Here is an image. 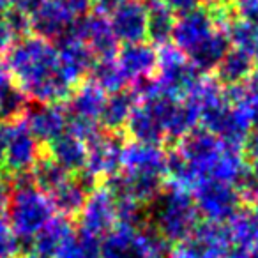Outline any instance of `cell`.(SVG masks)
<instances>
[{"mask_svg": "<svg viewBox=\"0 0 258 258\" xmlns=\"http://www.w3.org/2000/svg\"><path fill=\"white\" fill-rule=\"evenodd\" d=\"M11 80L29 99L39 104L60 103L73 92V85L58 68L57 46L39 36H25L8 48L4 62Z\"/></svg>", "mask_w": 258, "mask_h": 258, "instance_id": "cell-1", "label": "cell"}, {"mask_svg": "<svg viewBox=\"0 0 258 258\" xmlns=\"http://www.w3.org/2000/svg\"><path fill=\"white\" fill-rule=\"evenodd\" d=\"M147 212L152 230L168 244H180L187 240L198 226L197 205L191 191L170 184L154 200Z\"/></svg>", "mask_w": 258, "mask_h": 258, "instance_id": "cell-2", "label": "cell"}, {"mask_svg": "<svg viewBox=\"0 0 258 258\" xmlns=\"http://www.w3.org/2000/svg\"><path fill=\"white\" fill-rule=\"evenodd\" d=\"M8 223L22 242H29L55 218L50 197L34 186L30 173L16 175L8 204Z\"/></svg>", "mask_w": 258, "mask_h": 258, "instance_id": "cell-3", "label": "cell"}, {"mask_svg": "<svg viewBox=\"0 0 258 258\" xmlns=\"http://www.w3.org/2000/svg\"><path fill=\"white\" fill-rule=\"evenodd\" d=\"M92 9V0H43L30 16V30L50 41H60L69 36L73 27L85 18Z\"/></svg>", "mask_w": 258, "mask_h": 258, "instance_id": "cell-4", "label": "cell"}, {"mask_svg": "<svg viewBox=\"0 0 258 258\" xmlns=\"http://www.w3.org/2000/svg\"><path fill=\"white\" fill-rule=\"evenodd\" d=\"M168 242L154 230L117 225L101 240V258H154L168 256Z\"/></svg>", "mask_w": 258, "mask_h": 258, "instance_id": "cell-5", "label": "cell"}, {"mask_svg": "<svg viewBox=\"0 0 258 258\" xmlns=\"http://www.w3.org/2000/svg\"><path fill=\"white\" fill-rule=\"evenodd\" d=\"M158 78L152 80L159 92L170 97H186L195 83L202 78V73L191 64L186 53L173 44H165L158 51Z\"/></svg>", "mask_w": 258, "mask_h": 258, "instance_id": "cell-6", "label": "cell"}, {"mask_svg": "<svg viewBox=\"0 0 258 258\" xmlns=\"http://www.w3.org/2000/svg\"><path fill=\"white\" fill-rule=\"evenodd\" d=\"M193 202L200 216L207 219V223L214 225H225L239 212L242 197L239 189L230 184L219 182V180L204 179L193 186Z\"/></svg>", "mask_w": 258, "mask_h": 258, "instance_id": "cell-7", "label": "cell"}, {"mask_svg": "<svg viewBox=\"0 0 258 258\" xmlns=\"http://www.w3.org/2000/svg\"><path fill=\"white\" fill-rule=\"evenodd\" d=\"M221 149L223 142L218 140L214 135H211L205 129L195 127L182 140H179L177 152L182 158V161L186 163L193 186L200 180L209 179L211 168L218 154L221 152ZM193 186H191V189H193Z\"/></svg>", "mask_w": 258, "mask_h": 258, "instance_id": "cell-8", "label": "cell"}, {"mask_svg": "<svg viewBox=\"0 0 258 258\" xmlns=\"http://www.w3.org/2000/svg\"><path fill=\"white\" fill-rule=\"evenodd\" d=\"M200 122L204 124L205 131L214 135L218 140L240 149L249 131L253 129L249 120L235 106H232L228 99L202 111Z\"/></svg>", "mask_w": 258, "mask_h": 258, "instance_id": "cell-9", "label": "cell"}, {"mask_svg": "<svg viewBox=\"0 0 258 258\" xmlns=\"http://www.w3.org/2000/svg\"><path fill=\"white\" fill-rule=\"evenodd\" d=\"M232 242L225 225L205 223L198 225L193 235L175 244L168 258H226Z\"/></svg>", "mask_w": 258, "mask_h": 258, "instance_id": "cell-10", "label": "cell"}, {"mask_svg": "<svg viewBox=\"0 0 258 258\" xmlns=\"http://www.w3.org/2000/svg\"><path fill=\"white\" fill-rule=\"evenodd\" d=\"M218 29H221V27L218 23V16H216L214 9L197 8L186 15H180L175 20L172 32V41L175 43L173 46L179 48L182 53L189 55Z\"/></svg>", "mask_w": 258, "mask_h": 258, "instance_id": "cell-11", "label": "cell"}, {"mask_svg": "<svg viewBox=\"0 0 258 258\" xmlns=\"http://www.w3.org/2000/svg\"><path fill=\"white\" fill-rule=\"evenodd\" d=\"M122 149L124 142L117 133H97L87 144L85 172L94 179H111L122 170Z\"/></svg>", "mask_w": 258, "mask_h": 258, "instance_id": "cell-12", "label": "cell"}, {"mask_svg": "<svg viewBox=\"0 0 258 258\" xmlns=\"http://www.w3.org/2000/svg\"><path fill=\"white\" fill-rule=\"evenodd\" d=\"M80 230L94 237H104L117 225V200L106 186L96 187L87 197L80 212Z\"/></svg>", "mask_w": 258, "mask_h": 258, "instance_id": "cell-13", "label": "cell"}, {"mask_svg": "<svg viewBox=\"0 0 258 258\" xmlns=\"http://www.w3.org/2000/svg\"><path fill=\"white\" fill-rule=\"evenodd\" d=\"M69 36H75L76 39L83 41L89 46V50L92 51L96 60L115 58L118 51V41L113 36L110 20L106 18V15H101V13H89L85 18H82L73 27Z\"/></svg>", "mask_w": 258, "mask_h": 258, "instance_id": "cell-14", "label": "cell"}, {"mask_svg": "<svg viewBox=\"0 0 258 258\" xmlns=\"http://www.w3.org/2000/svg\"><path fill=\"white\" fill-rule=\"evenodd\" d=\"M108 16L118 43H142L147 37V6L142 0H120Z\"/></svg>", "mask_w": 258, "mask_h": 258, "instance_id": "cell-15", "label": "cell"}, {"mask_svg": "<svg viewBox=\"0 0 258 258\" xmlns=\"http://www.w3.org/2000/svg\"><path fill=\"white\" fill-rule=\"evenodd\" d=\"M41 159V145L37 138L30 133L25 120L11 124L8 152H6V166L15 175L30 173L36 163Z\"/></svg>", "mask_w": 258, "mask_h": 258, "instance_id": "cell-16", "label": "cell"}, {"mask_svg": "<svg viewBox=\"0 0 258 258\" xmlns=\"http://www.w3.org/2000/svg\"><path fill=\"white\" fill-rule=\"evenodd\" d=\"M168 154L159 145L129 142L122 149V168L127 175L156 177L163 179L166 175Z\"/></svg>", "mask_w": 258, "mask_h": 258, "instance_id": "cell-17", "label": "cell"}, {"mask_svg": "<svg viewBox=\"0 0 258 258\" xmlns=\"http://www.w3.org/2000/svg\"><path fill=\"white\" fill-rule=\"evenodd\" d=\"M117 64L120 73L124 75L125 82L135 85L149 82L151 76L158 69V51L149 43H133L124 44L117 51Z\"/></svg>", "mask_w": 258, "mask_h": 258, "instance_id": "cell-18", "label": "cell"}, {"mask_svg": "<svg viewBox=\"0 0 258 258\" xmlns=\"http://www.w3.org/2000/svg\"><path fill=\"white\" fill-rule=\"evenodd\" d=\"M96 184L97 180L92 175H89L85 170H82L75 177H68V180H64L48 197H50L55 211H58L60 216L69 219L82 212L83 205L87 202V197L97 187Z\"/></svg>", "mask_w": 258, "mask_h": 258, "instance_id": "cell-19", "label": "cell"}, {"mask_svg": "<svg viewBox=\"0 0 258 258\" xmlns=\"http://www.w3.org/2000/svg\"><path fill=\"white\" fill-rule=\"evenodd\" d=\"M25 117V124L30 133L37 138V142L51 144L55 138L66 133L68 127V111L60 103H48L29 108Z\"/></svg>", "mask_w": 258, "mask_h": 258, "instance_id": "cell-20", "label": "cell"}, {"mask_svg": "<svg viewBox=\"0 0 258 258\" xmlns=\"http://www.w3.org/2000/svg\"><path fill=\"white\" fill-rule=\"evenodd\" d=\"M58 53V68L69 85L75 87L85 75H89L92 69L96 57L89 50L83 41L76 39L75 36H66L57 43Z\"/></svg>", "mask_w": 258, "mask_h": 258, "instance_id": "cell-21", "label": "cell"}, {"mask_svg": "<svg viewBox=\"0 0 258 258\" xmlns=\"http://www.w3.org/2000/svg\"><path fill=\"white\" fill-rule=\"evenodd\" d=\"M125 129H127L129 137L133 138V142H140V144L158 145L166 138L161 117L151 104L144 103V101H138Z\"/></svg>", "mask_w": 258, "mask_h": 258, "instance_id": "cell-22", "label": "cell"}, {"mask_svg": "<svg viewBox=\"0 0 258 258\" xmlns=\"http://www.w3.org/2000/svg\"><path fill=\"white\" fill-rule=\"evenodd\" d=\"M106 92L99 89L96 83L89 82L82 83L71 96L68 97V118H80L87 122H99L101 111H103Z\"/></svg>", "mask_w": 258, "mask_h": 258, "instance_id": "cell-23", "label": "cell"}, {"mask_svg": "<svg viewBox=\"0 0 258 258\" xmlns=\"http://www.w3.org/2000/svg\"><path fill=\"white\" fill-rule=\"evenodd\" d=\"M138 104V97L133 90H120V92L110 94L104 101L103 111H101L99 122L106 133H118L120 129L127 125V120Z\"/></svg>", "mask_w": 258, "mask_h": 258, "instance_id": "cell-24", "label": "cell"}, {"mask_svg": "<svg viewBox=\"0 0 258 258\" xmlns=\"http://www.w3.org/2000/svg\"><path fill=\"white\" fill-rule=\"evenodd\" d=\"M48 152H50V158L68 173H78L85 168L87 144L73 135L64 133L55 138L51 144H48Z\"/></svg>", "mask_w": 258, "mask_h": 258, "instance_id": "cell-25", "label": "cell"}, {"mask_svg": "<svg viewBox=\"0 0 258 258\" xmlns=\"http://www.w3.org/2000/svg\"><path fill=\"white\" fill-rule=\"evenodd\" d=\"M75 232L71 221L64 216H55L32 240H30V254L53 258L58 247L68 240V237Z\"/></svg>", "mask_w": 258, "mask_h": 258, "instance_id": "cell-26", "label": "cell"}, {"mask_svg": "<svg viewBox=\"0 0 258 258\" xmlns=\"http://www.w3.org/2000/svg\"><path fill=\"white\" fill-rule=\"evenodd\" d=\"M230 39L225 29H218L207 41L200 44L197 50H193L187 58L191 60V64L198 69L200 73H209L216 71V68L219 66V62L225 58V55L230 51Z\"/></svg>", "mask_w": 258, "mask_h": 258, "instance_id": "cell-27", "label": "cell"}, {"mask_svg": "<svg viewBox=\"0 0 258 258\" xmlns=\"http://www.w3.org/2000/svg\"><path fill=\"white\" fill-rule=\"evenodd\" d=\"M254 71V58H251L247 53L237 50H230L225 55L219 66L216 68V80L221 85L233 87L244 83Z\"/></svg>", "mask_w": 258, "mask_h": 258, "instance_id": "cell-28", "label": "cell"}, {"mask_svg": "<svg viewBox=\"0 0 258 258\" xmlns=\"http://www.w3.org/2000/svg\"><path fill=\"white\" fill-rule=\"evenodd\" d=\"M226 232L233 247L251 251L258 246V221L247 209H240L233 214V218L226 223Z\"/></svg>", "mask_w": 258, "mask_h": 258, "instance_id": "cell-29", "label": "cell"}, {"mask_svg": "<svg viewBox=\"0 0 258 258\" xmlns=\"http://www.w3.org/2000/svg\"><path fill=\"white\" fill-rule=\"evenodd\" d=\"M53 258H101V240L83 230L73 232Z\"/></svg>", "mask_w": 258, "mask_h": 258, "instance_id": "cell-30", "label": "cell"}, {"mask_svg": "<svg viewBox=\"0 0 258 258\" xmlns=\"http://www.w3.org/2000/svg\"><path fill=\"white\" fill-rule=\"evenodd\" d=\"M90 82L96 83L103 92H120L124 90L125 78L118 69V64L115 58H99L94 62L90 69Z\"/></svg>", "mask_w": 258, "mask_h": 258, "instance_id": "cell-31", "label": "cell"}, {"mask_svg": "<svg viewBox=\"0 0 258 258\" xmlns=\"http://www.w3.org/2000/svg\"><path fill=\"white\" fill-rule=\"evenodd\" d=\"M68 172L60 165H57L50 156L41 158L30 172V179H32L34 186L46 195L53 193L64 180H68Z\"/></svg>", "mask_w": 258, "mask_h": 258, "instance_id": "cell-32", "label": "cell"}, {"mask_svg": "<svg viewBox=\"0 0 258 258\" xmlns=\"http://www.w3.org/2000/svg\"><path fill=\"white\" fill-rule=\"evenodd\" d=\"M29 110V97L18 89L11 85L0 96V122H9L27 113Z\"/></svg>", "mask_w": 258, "mask_h": 258, "instance_id": "cell-33", "label": "cell"}, {"mask_svg": "<svg viewBox=\"0 0 258 258\" xmlns=\"http://www.w3.org/2000/svg\"><path fill=\"white\" fill-rule=\"evenodd\" d=\"M25 251V244L13 232L8 219L0 216V258H18Z\"/></svg>", "mask_w": 258, "mask_h": 258, "instance_id": "cell-34", "label": "cell"}, {"mask_svg": "<svg viewBox=\"0 0 258 258\" xmlns=\"http://www.w3.org/2000/svg\"><path fill=\"white\" fill-rule=\"evenodd\" d=\"M6 18H4V23L8 27L9 34L15 37H25L29 36L30 32V16L25 15V13H20L16 9H9L6 13Z\"/></svg>", "mask_w": 258, "mask_h": 258, "instance_id": "cell-35", "label": "cell"}, {"mask_svg": "<svg viewBox=\"0 0 258 258\" xmlns=\"http://www.w3.org/2000/svg\"><path fill=\"white\" fill-rule=\"evenodd\" d=\"M163 4L173 13V15H186L198 8V0H163Z\"/></svg>", "mask_w": 258, "mask_h": 258, "instance_id": "cell-36", "label": "cell"}, {"mask_svg": "<svg viewBox=\"0 0 258 258\" xmlns=\"http://www.w3.org/2000/svg\"><path fill=\"white\" fill-rule=\"evenodd\" d=\"M11 122H0V170L6 166V152H8Z\"/></svg>", "mask_w": 258, "mask_h": 258, "instance_id": "cell-37", "label": "cell"}, {"mask_svg": "<svg viewBox=\"0 0 258 258\" xmlns=\"http://www.w3.org/2000/svg\"><path fill=\"white\" fill-rule=\"evenodd\" d=\"M242 149L247 158H251V159L258 158V127H253L249 131V135H247L242 144Z\"/></svg>", "mask_w": 258, "mask_h": 258, "instance_id": "cell-38", "label": "cell"}, {"mask_svg": "<svg viewBox=\"0 0 258 258\" xmlns=\"http://www.w3.org/2000/svg\"><path fill=\"white\" fill-rule=\"evenodd\" d=\"M41 2H43V0H9V6H11L13 9H16V11L32 16L34 13H36V9L41 6Z\"/></svg>", "mask_w": 258, "mask_h": 258, "instance_id": "cell-39", "label": "cell"}, {"mask_svg": "<svg viewBox=\"0 0 258 258\" xmlns=\"http://www.w3.org/2000/svg\"><path fill=\"white\" fill-rule=\"evenodd\" d=\"M13 193V182L0 173V211H4L9 204V198Z\"/></svg>", "mask_w": 258, "mask_h": 258, "instance_id": "cell-40", "label": "cell"}, {"mask_svg": "<svg viewBox=\"0 0 258 258\" xmlns=\"http://www.w3.org/2000/svg\"><path fill=\"white\" fill-rule=\"evenodd\" d=\"M13 44V36L9 34L4 20H0V53L8 51V48Z\"/></svg>", "mask_w": 258, "mask_h": 258, "instance_id": "cell-41", "label": "cell"}, {"mask_svg": "<svg viewBox=\"0 0 258 258\" xmlns=\"http://www.w3.org/2000/svg\"><path fill=\"white\" fill-rule=\"evenodd\" d=\"M249 175H251V180H253L254 186H256V189H258V158L253 159V165H251V168H249Z\"/></svg>", "mask_w": 258, "mask_h": 258, "instance_id": "cell-42", "label": "cell"}, {"mask_svg": "<svg viewBox=\"0 0 258 258\" xmlns=\"http://www.w3.org/2000/svg\"><path fill=\"white\" fill-rule=\"evenodd\" d=\"M198 2H204L207 6H212V8H223L228 0H198Z\"/></svg>", "mask_w": 258, "mask_h": 258, "instance_id": "cell-43", "label": "cell"}, {"mask_svg": "<svg viewBox=\"0 0 258 258\" xmlns=\"http://www.w3.org/2000/svg\"><path fill=\"white\" fill-rule=\"evenodd\" d=\"M9 8H11V6H9V0H0V16L6 15V13L9 11Z\"/></svg>", "mask_w": 258, "mask_h": 258, "instance_id": "cell-44", "label": "cell"}, {"mask_svg": "<svg viewBox=\"0 0 258 258\" xmlns=\"http://www.w3.org/2000/svg\"><path fill=\"white\" fill-rule=\"evenodd\" d=\"M246 258H258V246L256 247H253V249L247 253V256Z\"/></svg>", "mask_w": 258, "mask_h": 258, "instance_id": "cell-45", "label": "cell"}, {"mask_svg": "<svg viewBox=\"0 0 258 258\" xmlns=\"http://www.w3.org/2000/svg\"><path fill=\"white\" fill-rule=\"evenodd\" d=\"M29 258H48V256H39V254H30Z\"/></svg>", "mask_w": 258, "mask_h": 258, "instance_id": "cell-46", "label": "cell"}]
</instances>
